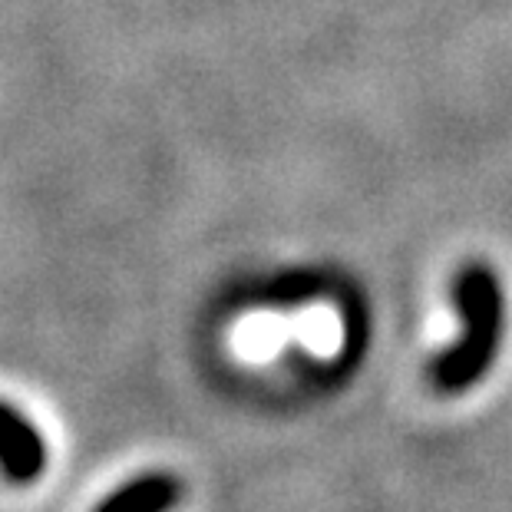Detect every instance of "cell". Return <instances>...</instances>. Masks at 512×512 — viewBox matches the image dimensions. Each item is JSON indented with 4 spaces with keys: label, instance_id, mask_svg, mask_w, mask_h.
<instances>
[{
    "label": "cell",
    "instance_id": "cell-1",
    "mask_svg": "<svg viewBox=\"0 0 512 512\" xmlns=\"http://www.w3.org/2000/svg\"><path fill=\"white\" fill-rule=\"evenodd\" d=\"M0 470L10 483H37L47 470V443L17 407L0 400Z\"/></svg>",
    "mask_w": 512,
    "mask_h": 512
},
{
    "label": "cell",
    "instance_id": "cell-2",
    "mask_svg": "<svg viewBox=\"0 0 512 512\" xmlns=\"http://www.w3.org/2000/svg\"><path fill=\"white\" fill-rule=\"evenodd\" d=\"M291 334L304 351L311 357H321V361H331V357L341 354L347 341L344 318L331 301H311L301 311H294Z\"/></svg>",
    "mask_w": 512,
    "mask_h": 512
},
{
    "label": "cell",
    "instance_id": "cell-3",
    "mask_svg": "<svg viewBox=\"0 0 512 512\" xmlns=\"http://www.w3.org/2000/svg\"><path fill=\"white\" fill-rule=\"evenodd\" d=\"M179 503V483L166 473H146L113 489L93 512H169Z\"/></svg>",
    "mask_w": 512,
    "mask_h": 512
},
{
    "label": "cell",
    "instance_id": "cell-4",
    "mask_svg": "<svg viewBox=\"0 0 512 512\" xmlns=\"http://www.w3.org/2000/svg\"><path fill=\"white\" fill-rule=\"evenodd\" d=\"M288 341H294L291 314L261 311V314H252V318L245 321L242 337H238V347H242V354L252 357V361H268V357L281 354V347H285Z\"/></svg>",
    "mask_w": 512,
    "mask_h": 512
},
{
    "label": "cell",
    "instance_id": "cell-5",
    "mask_svg": "<svg viewBox=\"0 0 512 512\" xmlns=\"http://www.w3.org/2000/svg\"><path fill=\"white\" fill-rule=\"evenodd\" d=\"M453 337V321L450 318H437L430 324V341L433 344H443V341H450Z\"/></svg>",
    "mask_w": 512,
    "mask_h": 512
}]
</instances>
